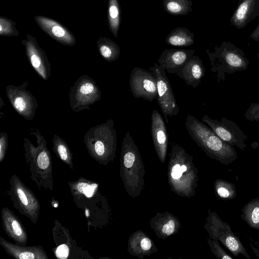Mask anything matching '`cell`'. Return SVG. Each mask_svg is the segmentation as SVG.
Here are the masks:
<instances>
[{
    "mask_svg": "<svg viewBox=\"0 0 259 259\" xmlns=\"http://www.w3.org/2000/svg\"><path fill=\"white\" fill-rule=\"evenodd\" d=\"M34 20L41 29L56 41L69 47L75 45L74 35L58 21L43 16H36Z\"/></svg>",
    "mask_w": 259,
    "mask_h": 259,
    "instance_id": "9a60e30c",
    "label": "cell"
},
{
    "mask_svg": "<svg viewBox=\"0 0 259 259\" xmlns=\"http://www.w3.org/2000/svg\"><path fill=\"white\" fill-rule=\"evenodd\" d=\"M244 116L247 120L259 122V103H252L246 110Z\"/></svg>",
    "mask_w": 259,
    "mask_h": 259,
    "instance_id": "4dcf8cb0",
    "label": "cell"
},
{
    "mask_svg": "<svg viewBox=\"0 0 259 259\" xmlns=\"http://www.w3.org/2000/svg\"><path fill=\"white\" fill-rule=\"evenodd\" d=\"M211 249L218 258L220 259H233V257L227 253L219 245L218 240L208 241Z\"/></svg>",
    "mask_w": 259,
    "mask_h": 259,
    "instance_id": "f546056e",
    "label": "cell"
},
{
    "mask_svg": "<svg viewBox=\"0 0 259 259\" xmlns=\"http://www.w3.org/2000/svg\"><path fill=\"white\" fill-rule=\"evenodd\" d=\"M1 212L2 227L7 235L16 244L26 245L28 234L19 218L8 207L2 208Z\"/></svg>",
    "mask_w": 259,
    "mask_h": 259,
    "instance_id": "2e32d148",
    "label": "cell"
},
{
    "mask_svg": "<svg viewBox=\"0 0 259 259\" xmlns=\"http://www.w3.org/2000/svg\"><path fill=\"white\" fill-rule=\"evenodd\" d=\"M165 41L166 44L174 47H190L194 42V34L189 29L178 27L166 36Z\"/></svg>",
    "mask_w": 259,
    "mask_h": 259,
    "instance_id": "7402d4cb",
    "label": "cell"
},
{
    "mask_svg": "<svg viewBox=\"0 0 259 259\" xmlns=\"http://www.w3.org/2000/svg\"><path fill=\"white\" fill-rule=\"evenodd\" d=\"M250 37L254 40L259 42V23L256 27L250 34Z\"/></svg>",
    "mask_w": 259,
    "mask_h": 259,
    "instance_id": "d590c367",
    "label": "cell"
},
{
    "mask_svg": "<svg viewBox=\"0 0 259 259\" xmlns=\"http://www.w3.org/2000/svg\"><path fill=\"white\" fill-rule=\"evenodd\" d=\"M175 229V224L172 220H169L167 223L163 225L162 232L167 235H170L173 233Z\"/></svg>",
    "mask_w": 259,
    "mask_h": 259,
    "instance_id": "d6a6232c",
    "label": "cell"
},
{
    "mask_svg": "<svg viewBox=\"0 0 259 259\" xmlns=\"http://www.w3.org/2000/svg\"><path fill=\"white\" fill-rule=\"evenodd\" d=\"M10 188L7 191L14 207L33 224L37 222L40 210V203L33 191L16 175L9 180Z\"/></svg>",
    "mask_w": 259,
    "mask_h": 259,
    "instance_id": "8992f818",
    "label": "cell"
},
{
    "mask_svg": "<svg viewBox=\"0 0 259 259\" xmlns=\"http://www.w3.org/2000/svg\"><path fill=\"white\" fill-rule=\"evenodd\" d=\"M120 7L118 0H108V24L114 35L117 37L120 25Z\"/></svg>",
    "mask_w": 259,
    "mask_h": 259,
    "instance_id": "4316f807",
    "label": "cell"
},
{
    "mask_svg": "<svg viewBox=\"0 0 259 259\" xmlns=\"http://www.w3.org/2000/svg\"><path fill=\"white\" fill-rule=\"evenodd\" d=\"M26 39L22 40L27 59L36 73L45 80L51 73V63L44 50L40 48L35 38L26 33Z\"/></svg>",
    "mask_w": 259,
    "mask_h": 259,
    "instance_id": "5bb4252c",
    "label": "cell"
},
{
    "mask_svg": "<svg viewBox=\"0 0 259 259\" xmlns=\"http://www.w3.org/2000/svg\"><path fill=\"white\" fill-rule=\"evenodd\" d=\"M239 1H241V0H239Z\"/></svg>",
    "mask_w": 259,
    "mask_h": 259,
    "instance_id": "f35d334b",
    "label": "cell"
},
{
    "mask_svg": "<svg viewBox=\"0 0 259 259\" xmlns=\"http://www.w3.org/2000/svg\"><path fill=\"white\" fill-rule=\"evenodd\" d=\"M88 153L100 164L112 160L116 149L117 136L112 119L89 129L83 140Z\"/></svg>",
    "mask_w": 259,
    "mask_h": 259,
    "instance_id": "277c9868",
    "label": "cell"
},
{
    "mask_svg": "<svg viewBox=\"0 0 259 259\" xmlns=\"http://www.w3.org/2000/svg\"><path fill=\"white\" fill-rule=\"evenodd\" d=\"M241 211V219L251 228L259 230V197L247 203Z\"/></svg>",
    "mask_w": 259,
    "mask_h": 259,
    "instance_id": "d4e9b609",
    "label": "cell"
},
{
    "mask_svg": "<svg viewBox=\"0 0 259 259\" xmlns=\"http://www.w3.org/2000/svg\"><path fill=\"white\" fill-rule=\"evenodd\" d=\"M182 174L180 164H176L172 167L171 169V177L172 178L178 179L182 176Z\"/></svg>",
    "mask_w": 259,
    "mask_h": 259,
    "instance_id": "836d02e7",
    "label": "cell"
},
{
    "mask_svg": "<svg viewBox=\"0 0 259 259\" xmlns=\"http://www.w3.org/2000/svg\"><path fill=\"white\" fill-rule=\"evenodd\" d=\"M201 120L224 142L244 151L248 137L235 122L225 117H222L220 121L213 119L207 115H204Z\"/></svg>",
    "mask_w": 259,
    "mask_h": 259,
    "instance_id": "7c38bea8",
    "label": "cell"
},
{
    "mask_svg": "<svg viewBox=\"0 0 259 259\" xmlns=\"http://www.w3.org/2000/svg\"><path fill=\"white\" fill-rule=\"evenodd\" d=\"M164 10L173 16H185L192 11L191 0H163Z\"/></svg>",
    "mask_w": 259,
    "mask_h": 259,
    "instance_id": "484cf974",
    "label": "cell"
},
{
    "mask_svg": "<svg viewBox=\"0 0 259 259\" xmlns=\"http://www.w3.org/2000/svg\"><path fill=\"white\" fill-rule=\"evenodd\" d=\"M97 46L100 55L108 62H114L119 57V46L107 37L100 36L97 40Z\"/></svg>",
    "mask_w": 259,
    "mask_h": 259,
    "instance_id": "603a6c76",
    "label": "cell"
},
{
    "mask_svg": "<svg viewBox=\"0 0 259 259\" xmlns=\"http://www.w3.org/2000/svg\"><path fill=\"white\" fill-rule=\"evenodd\" d=\"M52 144V149L56 156L73 169V154L65 141L59 136L54 135Z\"/></svg>",
    "mask_w": 259,
    "mask_h": 259,
    "instance_id": "cb8c5ba5",
    "label": "cell"
},
{
    "mask_svg": "<svg viewBox=\"0 0 259 259\" xmlns=\"http://www.w3.org/2000/svg\"><path fill=\"white\" fill-rule=\"evenodd\" d=\"M209 231L211 237L219 240L233 255L242 254L250 259L240 239L233 233L229 225L223 222L215 212L210 214Z\"/></svg>",
    "mask_w": 259,
    "mask_h": 259,
    "instance_id": "8fae6325",
    "label": "cell"
},
{
    "mask_svg": "<svg viewBox=\"0 0 259 259\" xmlns=\"http://www.w3.org/2000/svg\"><path fill=\"white\" fill-rule=\"evenodd\" d=\"M195 52L192 49H164L157 59L158 64L168 73L176 74L182 70Z\"/></svg>",
    "mask_w": 259,
    "mask_h": 259,
    "instance_id": "e0dca14e",
    "label": "cell"
},
{
    "mask_svg": "<svg viewBox=\"0 0 259 259\" xmlns=\"http://www.w3.org/2000/svg\"><path fill=\"white\" fill-rule=\"evenodd\" d=\"M185 125L191 138L212 158L225 165L232 163L237 158L233 146L222 140L202 121L188 114Z\"/></svg>",
    "mask_w": 259,
    "mask_h": 259,
    "instance_id": "7a4b0ae2",
    "label": "cell"
},
{
    "mask_svg": "<svg viewBox=\"0 0 259 259\" xmlns=\"http://www.w3.org/2000/svg\"><path fill=\"white\" fill-rule=\"evenodd\" d=\"M156 78L157 88V102L167 123L168 116L177 115L180 111L172 87L165 73V70L155 63L154 66L148 68Z\"/></svg>",
    "mask_w": 259,
    "mask_h": 259,
    "instance_id": "9c48e42d",
    "label": "cell"
},
{
    "mask_svg": "<svg viewBox=\"0 0 259 259\" xmlns=\"http://www.w3.org/2000/svg\"><path fill=\"white\" fill-rule=\"evenodd\" d=\"M206 53L210 62V70L215 75L218 82L224 81L227 74L247 69L249 63L244 52L229 41L215 46L214 52L207 50Z\"/></svg>",
    "mask_w": 259,
    "mask_h": 259,
    "instance_id": "5b68a950",
    "label": "cell"
},
{
    "mask_svg": "<svg viewBox=\"0 0 259 259\" xmlns=\"http://www.w3.org/2000/svg\"><path fill=\"white\" fill-rule=\"evenodd\" d=\"M8 146V136L6 133H0V163L4 160Z\"/></svg>",
    "mask_w": 259,
    "mask_h": 259,
    "instance_id": "1f68e13d",
    "label": "cell"
},
{
    "mask_svg": "<svg viewBox=\"0 0 259 259\" xmlns=\"http://www.w3.org/2000/svg\"><path fill=\"white\" fill-rule=\"evenodd\" d=\"M214 187L217 196L222 200H229L236 196L235 185L231 182L218 179L215 182Z\"/></svg>",
    "mask_w": 259,
    "mask_h": 259,
    "instance_id": "83f0119b",
    "label": "cell"
},
{
    "mask_svg": "<svg viewBox=\"0 0 259 259\" xmlns=\"http://www.w3.org/2000/svg\"><path fill=\"white\" fill-rule=\"evenodd\" d=\"M67 183L73 202L83 211L89 230L91 227L96 229L100 227L102 223L104 208L99 184L83 177Z\"/></svg>",
    "mask_w": 259,
    "mask_h": 259,
    "instance_id": "3957f363",
    "label": "cell"
},
{
    "mask_svg": "<svg viewBox=\"0 0 259 259\" xmlns=\"http://www.w3.org/2000/svg\"><path fill=\"white\" fill-rule=\"evenodd\" d=\"M28 80L21 85L10 84L6 87L7 97L15 111L28 120H32L35 115L38 103L36 98L27 90Z\"/></svg>",
    "mask_w": 259,
    "mask_h": 259,
    "instance_id": "30bf717a",
    "label": "cell"
},
{
    "mask_svg": "<svg viewBox=\"0 0 259 259\" xmlns=\"http://www.w3.org/2000/svg\"><path fill=\"white\" fill-rule=\"evenodd\" d=\"M68 97L71 108L78 112L91 109L90 106L101 99V91L94 79L84 74L70 88Z\"/></svg>",
    "mask_w": 259,
    "mask_h": 259,
    "instance_id": "52a82bcc",
    "label": "cell"
},
{
    "mask_svg": "<svg viewBox=\"0 0 259 259\" xmlns=\"http://www.w3.org/2000/svg\"><path fill=\"white\" fill-rule=\"evenodd\" d=\"M0 245L10 256L17 259H48L40 245L26 246L11 243L0 236Z\"/></svg>",
    "mask_w": 259,
    "mask_h": 259,
    "instance_id": "d6986e66",
    "label": "cell"
},
{
    "mask_svg": "<svg viewBox=\"0 0 259 259\" xmlns=\"http://www.w3.org/2000/svg\"><path fill=\"white\" fill-rule=\"evenodd\" d=\"M205 73L202 60L198 56L193 55L175 75L183 79L187 84L196 88L201 83Z\"/></svg>",
    "mask_w": 259,
    "mask_h": 259,
    "instance_id": "44dd1931",
    "label": "cell"
},
{
    "mask_svg": "<svg viewBox=\"0 0 259 259\" xmlns=\"http://www.w3.org/2000/svg\"><path fill=\"white\" fill-rule=\"evenodd\" d=\"M181 170L182 172H185L187 170V167L184 165L181 166Z\"/></svg>",
    "mask_w": 259,
    "mask_h": 259,
    "instance_id": "8d00e7d4",
    "label": "cell"
},
{
    "mask_svg": "<svg viewBox=\"0 0 259 259\" xmlns=\"http://www.w3.org/2000/svg\"><path fill=\"white\" fill-rule=\"evenodd\" d=\"M16 23L6 17H0V35L2 36H17L19 32L16 28Z\"/></svg>",
    "mask_w": 259,
    "mask_h": 259,
    "instance_id": "f1b7e54d",
    "label": "cell"
},
{
    "mask_svg": "<svg viewBox=\"0 0 259 259\" xmlns=\"http://www.w3.org/2000/svg\"><path fill=\"white\" fill-rule=\"evenodd\" d=\"M53 240L55 247L53 252L55 257L59 259H94L88 251L77 246L69 231L57 220L54 221L52 229Z\"/></svg>",
    "mask_w": 259,
    "mask_h": 259,
    "instance_id": "ba28073f",
    "label": "cell"
},
{
    "mask_svg": "<svg viewBox=\"0 0 259 259\" xmlns=\"http://www.w3.org/2000/svg\"><path fill=\"white\" fill-rule=\"evenodd\" d=\"M36 145L25 137L23 139L24 156L30 172V178L39 190H53V160L47 147V141L37 128H31Z\"/></svg>",
    "mask_w": 259,
    "mask_h": 259,
    "instance_id": "6da1fadb",
    "label": "cell"
},
{
    "mask_svg": "<svg viewBox=\"0 0 259 259\" xmlns=\"http://www.w3.org/2000/svg\"><path fill=\"white\" fill-rule=\"evenodd\" d=\"M151 134L155 148L161 157H164L168 142V134L160 113L153 110L151 114Z\"/></svg>",
    "mask_w": 259,
    "mask_h": 259,
    "instance_id": "ffe728a7",
    "label": "cell"
},
{
    "mask_svg": "<svg viewBox=\"0 0 259 259\" xmlns=\"http://www.w3.org/2000/svg\"><path fill=\"white\" fill-rule=\"evenodd\" d=\"M129 84L131 92L135 98L149 101L157 99L156 78L149 70L134 67L130 74Z\"/></svg>",
    "mask_w": 259,
    "mask_h": 259,
    "instance_id": "4fadbf2b",
    "label": "cell"
},
{
    "mask_svg": "<svg viewBox=\"0 0 259 259\" xmlns=\"http://www.w3.org/2000/svg\"><path fill=\"white\" fill-rule=\"evenodd\" d=\"M141 246L143 250H148L151 248L152 244L148 238H144L141 240Z\"/></svg>",
    "mask_w": 259,
    "mask_h": 259,
    "instance_id": "e575fe53",
    "label": "cell"
},
{
    "mask_svg": "<svg viewBox=\"0 0 259 259\" xmlns=\"http://www.w3.org/2000/svg\"><path fill=\"white\" fill-rule=\"evenodd\" d=\"M259 16V0H241L234 11L230 22L237 29L245 27Z\"/></svg>",
    "mask_w": 259,
    "mask_h": 259,
    "instance_id": "ac0fdd59",
    "label": "cell"
},
{
    "mask_svg": "<svg viewBox=\"0 0 259 259\" xmlns=\"http://www.w3.org/2000/svg\"><path fill=\"white\" fill-rule=\"evenodd\" d=\"M257 58L259 60V53L257 54Z\"/></svg>",
    "mask_w": 259,
    "mask_h": 259,
    "instance_id": "74e56055",
    "label": "cell"
}]
</instances>
